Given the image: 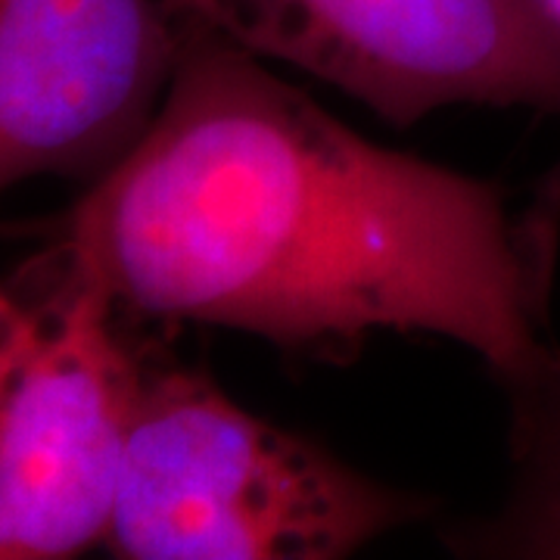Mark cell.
I'll use <instances>...</instances> for the list:
<instances>
[{
    "mask_svg": "<svg viewBox=\"0 0 560 560\" xmlns=\"http://www.w3.org/2000/svg\"><path fill=\"white\" fill-rule=\"evenodd\" d=\"M265 62L337 84L396 125L448 106L560 119V22L541 0H168Z\"/></svg>",
    "mask_w": 560,
    "mask_h": 560,
    "instance_id": "cell-3",
    "label": "cell"
},
{
    "mask_svg": "<svg viewBox=\"0 0 560 560\" xmlns=\"http://www.w3.org/2000/svg\"><path fill=\"white\" fill-rule=\"evenodd\" d=\"M541 3H545V10H548V13H551V16L560 22V0H541Z\"/></svg>",
    "mask_w": 560,
    "mask_h": 560,
    "instance_id": "cell-7",
    "label": "cell"
},
{
    "mask_svg": "<svg viewBox=\"0 0 560 560\" xmlns=\"http://www.w3.org/2000/svg\"><path fill=\"white\" fill-rule=\"evenodd\" d=\"M57 249L119 312L290 349L433 334L508 383L555 346L545 278L495 184L361 138L187 16L153 119Z\"/></svg>",
    "mask_w": 560,
    "mask_h": 560,
    "instance_id": "cell-1",
    "label": "cell"
},
{
    "mask_svg": "<svg viewBox=\"0 0 560 560\" xmlns=\"http://www.w3.org/2000/svg\"><path fill=\"white\" fill-rule=\"evenodd\" d=\"M508 393V486L477 521L445 529V548L477 560H560V346Z\"/></svg>",
    "mask_w": 560,
    "mask_h": 560,
    "instance_id": "cell-6",
    "label": "cell"
},
{
    "mask_svg": "<svg viewBox=\"0 0 560 560\" xmlns=\"http://www.w3.org/2000/svg\"><path fill=\"white\" fill-rule=\"evenodd\" d=\"M178 47L168 0H0V194L106 172L153 119Z\"/></svg>",
    "mask_w": 560,
    "mask_h": 560,
    "instance_id": "cell-5",
    "label": "cell"
},
{
    "mask_svg": "<svg viewBox=\"0 0 560 560\" xmlns=\"http://www.w3.org/2000/svg\"><path fill=\"white\" fill-rule=\"evenodd\" d=\"M427 511L168 368L143 371L106 541L131 560H337Z\"/></svg>",
    "mask_w": 560,
    "mask_h": 560,
    "instance_id": "cell-2",
    "label": "cell"
},
{
    "mask_svg": "<svg viewBox=\"0 0 560 560\" xmlns=\"http://www.w3.org/2000/svg\"><path fill=\"white\" fill-rule=\"evenodd\" d=\"M35 308L0 296V560L106 541L143 368L97 287L57 271Z\"/></svg>",
    "mask_w": 560,
    "mask_h": 560,
    "instance_id": "cell-4",
    "label": "cell"
}]
</instances>
